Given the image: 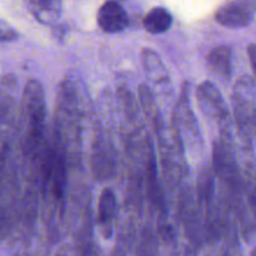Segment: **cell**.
<instances>
[{
	"instance_id": "4fadbf2b",
	"label": "cell",
	"mask_w": 256,
	"mask_h": 256,
	"mask_svg": "<svg viewBox=\"0 0 256 256\" xmlns=\"http://www.w3.org/2000/svg\"><path fill=\"white\" fill-rule=\"evenodd\" d=\"M114 2H122V0H114Z\"/></svg>"
},
{
	"instance_id": "6da1fadb",
	"label": "cell",
	"mask_w": 256,
	"mask_h": 256,
	"mask_svg": "<svg viewBox=\"0 0 256 256\" xmlns=\"http://www.w3.org/2000/svg\"><path fill=\"white\" fill-rule=\"evenodd\" d=\"M255 9V0H232L218 10L215 19L224 26L245 28L254 20Z\"/></svg>"
},
{
	"instance_id": "7c38bea8",
	"label": "cell",
	"mask_w": 256,
	"mask_h": 256,
	"mask_svg": "<svg viewBox=\"0 0 256 256\" xmlns=\"http://www.w3.org/2000/svg\"><path fill=\"white\" fill-rule=\"evenodd\" d=\"M248 52H249V56H250V62H252V70H255V62H254V59H255V45L254 44L250 45L249 50H248Z\"/></svg>"
},
{
	"instance_id": "30bf717a",
	"label": "cell",
	"mask_w": 256,
	"mask_h": 256,
	"mask_svg": "<svg viewBox=\"0 0 256 256\" xmlns=\"http://www.w3.org/2000/svg\"><path fill=\"white\" fill-rule=\"evenodd\" d=\"M142 62H144L145 72L150 79L154 80L155 82H166L168 72L156 52H152V49L142 50Z\"/></svg>"
},
{
	"instance_id": "5b68a950",
	"label": "cell",
	"mask_w": 256,
	"mask_h": 256,
	"mask_svg": "<svg viewBox=\"0 0 256 256\" xmlns=\"http://www.w3.org/2000/svg\"><path fill=\"white\" fill-rule=\"evenodd\" d=\"M25 102L34 126L42 130L45 120V99L42 84L36 80H30L25 85Z\"/></svg>"
},
{
	"instance_id": "ba28073f",
	"label": "cell",
	"mask_w": 256,
	"mask_h": 256,
	"mask_svg": "<svg viewBox=\"0 0 256 256\" xmlns=\"http://www.w3.org/2000/svg\"><path fill=\"white\" fill-rule=\"evenodd\" d=\"M116 214V200L112 190L105 189L99 200V222L105 238H110L112 232V220Z\"/></svg>"
},
{
	"instance_id": "52a82bcc",
	"label": "cell",
	"mask_w": 256,
	"mask_h": 256,
	"mask_svg": "<svg viewBox=\"0 0 256 256\" xmlns=\"http://www.w3.org/2000/svg\"><path fill=\"white\" fill-rule=\"evenodd\" d=\"M208 65L215 74L230 79L232 72V50L226 45L214 48L208 55Z\"/></svg>"
},
{
	"instance_id": "8992f818",
	"label": "cell",
	"mask_w": 256,
	"mask_h": 256,
	"mask_svg": "<svg viewBox=\"0 0 256 256\" xmlns=\"http://www.w3.org/2000/svg\"><path fill=\"white\" fill-rule=\"evenodd\" d=\"M26 5L42 24H55L62 12V0H26Z\"/></svg>"
},
{
	"instance_id": "9c48e42d",
	"label": "cell",
	"mask_w": 256,
	"mask_h": 256,
	"mask_svg": "<svg viewBox=\"0 0 256 256\" xmlns=\"http://www.w3.org/2000/svg\"><path fill=\"white\" fill-rule=\"evenodd\" d=\"M172 24V14L165 8H154L144 18V28L150 34H162Z\"/></svg>"
},
{
	"instance_id": "8fae6325",
	"label": "cell",
	"mask_w": 256,
	"mask_h": 256,
	"mask_svg": "<svg viewBox=\"0 0 256 256\" xmlns=\"http://www.w3.org/2000/svg\"><path fill=\"white\" fill-rule=\"evenodd\" d=\"M18 38V32L5 20L0 19V42H12Z\"/></svg>"
},
{
	"instance_id": "7a4b0ae2",
	"label": "cell",
	"mask_w": 256,
	"mask_h": 256,
	"mask_svg": "<svg viewBox=\"0 0 256 256\" xmlns=\"http://www.w3.org/2000/svg\"><path fill=\"white\" fill-rule=\"evenodd\" d=\"M235 115L240 125L254 122L255 114V88L254 79L248 75H242L235 85L234 92Z\"/></svg>"
},
{
	"instance_id": "277c9868",
	"label": "cell",
	"mask_w": 256,
	"mask_h": 256,
	"mask_svg": "<svg viewBox=\"0 0 256 256\" xmlns=\"http://www.w3.org/2000/svg\"><path fill=\"white\" fill-rule=\"evenodd\" d=\"M196 96L200 109L202 110V112L206 116L214 118V119H225V118H228V110L222 98V94L212 82H202L198 88Z\"/></svg>"
},
{
	"instance_id": "3957f363",
	"label": "cell",
	"mask_w": 256,
	"mask_h": 256,
	"mask_svg": "<svg viewBox=\"0 0 256 256\" xmlns=\"http://www.w3.org/2000/svg\"><path fill=\"white\" fill-rule=\"evenodd\" d=\"M98 22L102 32L114 34L129 26V16L124 8L114 0L104 2L98 12Z\"/></svg>"
}]
</instances>
